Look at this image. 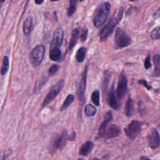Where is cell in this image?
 Returning a JSON list of instances; mask_svg holds the SVG:
<instances>
[{
	"instance_id": "cell-1",
	"label": "cell",
	"mask_w": 160,
	"mask_h": 160,
	"mask_svg": "<svg viewBox=\"0 0 160 160\" xmlns=\"http://www.w3.org/2000/svg\"><path fill=\"white\" fill-rule=\"evenodd\" d=\"M123 14V8L119 7L116 11H114L112 16L111 18L108 23L102 29L100 34V40L101 41H105L108 37L112 33L115 26L121 20Z\"/></svg>"
},
{
	"instance_id": "cell-2",
	"label": "cell",
	"mask_w": 160,
	"mask_h": 160,
	"mask_svg": "<svg viewBox=\"0 0 160 160\" xmlns=\"http://www.w3.org/2000/svg\"><path fill=\"white\" fill-rule=\"evenodd\" d=\"M111 9V4L108 2L103 3L96 10L93 19V23L96 27L101 26L106 21Z\"/></svg>"
},
{
	"instance_id": "cell-3",
	"label": "cell",
	"mask_w": 160,
	"mask_h": 160,
	"mask_svg": "<svg viewBox=\"0 0 160 160\" xmlns=\"http://www.w3.org/2000/svg\"><path fill=\"white\" fill-rule=\"evenodd\" d=\"M68 141V134L66 129H64L62 132L56 136L51 142L50 151L52 154L54 153L57 150L62 149L66 144Z\"/></svg>"
},
{
	"instance_id": "cell-4",
	"label": "cell",
	"mask_w": 160,
	"mask_h": 160,
	"mask_svg": "<svg viewBox=\"0 0 160 160\" xmlns=\"http://www.w3.org/2000/svg\"><path fill=\"white\" fill-rule=\"evenodd\" d=\"M64 84V81L63 79H61L58 82H56L50 89L48 94L46 95V98H44L42 106H41V109L44 108L46 106H47L50 102H51L54 98L56 97V96L59 94V92L61 91Z\"/></svg>"
},
{
	"instance_id": "cell-5",
	"label": "cell",
	"mask_w": 160,
	"mask_h": 160,
	"mask_svg": "<svg viewBox=\"0 0 160 160\" xmlns=\"http://www.w3.org/2000/svg\"><path fill=\"white\" fill-rule=\"evenodd\" d=\"M144 123L137 120L132 121L128 126L124 128V132L128 138L134 140L141 132Z\"/></svg>"
},
{
	"instance_id": "cell-6",
	"label": "cell",
	"mask_w": 160,
	"mask_h": 160,
	"mask_svg": "<svg viewBox=\"0 0 160 160\" xmlns=\"http://www.w3.org/2000/svg\"><path fill=\"white\" fill-rule=\"evenodd\" d=\"M114 41L117 48H122L131 44V39L122 29L117 28L114 36Z\"/></svg>"
},
{
	"instance_id": "cell-7",
	"label": "cell",
	"mask_w": 160,
	"mask_h": 160,
	"mask_svg": "<svg viewBox=\"0 0 160 160\" xmlns=\"http://www.w3.org/2000/svg\"><path fill=\"white\" fill-rule=\"evenodd\" d=\"M45 52V48L43 45H38L32 50L30 54L31 63L34 66H39L42 62Z\"/></svg>"
},
{
	"instance_id": "cell-8",
	"label": "cell",
	"mask_w": 160,
	"mask_h": 160,
	"mask_svg": "<svg viewBox=\"0 0 160 160\" xmlns=\"http://www.w3.org/2000/svg\"><path fill=\"white\" fill-rule=\"evenodd\" d=\"M86 78H87V67L85 68L82 73L78 78L76 87V94L78 99L82 101L84 99V95L86 91Z\"/></svg>"
},
{
	"instance_id": "cell-9",
	"label": "cell",
	"mask_w": 160,
	"mask_h": 160,
	"mask_svg": "<svg viewBox=\"0 0 160 160\" xmlns=\"http://www.w3.org/2000/svg\"><path fill=\"white\" fill-rule=\"evenodd\" d=\"M128 89V80L127 77L126 75V73L124 72H122L119 78L118 86L116 89V96L118 100H122Z\"/></svg>"
},
{
	"instance_id": "cell-10",
	"label": "cell",
	"mask_w": 160,
	"mask_h": 160,
	"mask_svg": "<svg viewBox=\"0 0 160 160\" xmlns=\"http://www.w3.org/2000/svg\"><path fill=\"white\" fill-rule=\"evenodd\" d=\"M64 39V31L61 27L57 28L52 36L50 42V49L53 48H59L62 46Z\"/></svg>"
},
{
	"instance_id": "cell-11",
	"label": "cell",
	"mask_w": 160,
	"mask_h": 160,
	"mask_svg": "<svg viewBox=\"0 0 160 160\" xmlns=\"http://www.w3.org/2000/svg\"><path fill=\"white\" fill-rule=\"evenodd\" d=\"M148 139L149 146L152 149H155L159 147L160 142L159 135L156 129L152 128L149 131L148 136Z\"/></svg>"
},
{
	"instance_id": "cell-12",
	"label": "cell",
	"mask_w": 160,
	"mask_h": 160,
	"mask_svg": "<svg viewBox=\"0 0 160 160\" xmlns=\"http://www.w3.org/2000/svg\"><path fill=\"white\" fill-rule=\"evenodd\" d=\"M112 112L109 111L107 112H106V114H104V119L99 126V131H98L96 139H101L104 137V134L106 129L108 126V124L112 120Z\"/></svg>"
},
{
	"instance_id": "cell-13",
	"label": "cell",
	"mask_w": 160,
	"mask_h": 160,
	"mask_svg": "<svg viewBox=\"0 0 160 160\" xmlns=\"http://www.w3.org/2000/svg\"><path fill=\"white\" fill-rule=\"evenodd\" d=\"M121 131V128L119 126L115 124H111L107 126L103 138L106 139H109L118 137L120 134Z\"/></svg>"
},
{
	"instance_id": "cell-14",
	"label": "cell",
	"mask_w": 160,
	"mask_h": 160,
	"mask_svg": "<svg viewBox=\"0 0 160 160\" xmlns=\"http://www.w3.org/2000/svg\"><path fill=\"white\" fill-rule=\"evenodd\" d=\"M108 103L109 106L112 108L113 109L117 110L119 108V103L118 102L115 91L114 89V87L112 86L111 89L110 90L108 96Z\"/></svg>"
},
{
	"instance_id": "cell-15",
	"label": "cell",
	"mask_w": 160,
	"mask_h": 160,
	"mask_svg": "<svg viewBox=\"0 0 160 160\" xmlns=\"http://www.w3.org/2000/svg\"><path fill=\"white\" fill-rule=\"evenodd\" d=\"M94 148V144L92 141H86L79 148V154L82 156H87L89 152H91Z\"/></svg>"
},
{
	"instance_id": "cell-16",
	"label": "cell",
	"mask_w": 160,
	"mask_h": 160,
	"mask_svg": "<svg viewBox=\"0 0 160 160\" xmlns=\"http://www.w3.org/2000/svg\"><path fill=\"white\" fill-rule=\"evenodd\" d=\"M81 31V29L79 28H76L74 29H73L72 34H71V40L69 42V49H72V48L77 43L78 39L80 37Z\"/></svg>"
},
{
	"instance_id": "cell-17",
	"label": "cell",
	"mask_w": 160,
	"mask_h": 160,
	"mask_svg": "<svg viewBox=\"0 0 160 160\" xmlns=\"http://www.w3.org/2000/svg\"><path fill=\"white\" fill-rule=\"evenodd\" d=\"M134 111V101L131 99V96H129L128 100L126 102L125 106V114L127 117L130 118L132 116Z\"/></svg>"
},
{
	"instance_id": "cell-18",
	"label": "cell",
	"mask_w": 160,
	"mask_h": 160,
	"mask_svg": "<svg viewBox=\"0 0 160 160\" xmlns=\"http://www.w3.org/2000/svg\"><path fill=\"white\" fill-rule=\"evenodd\" d=\"M86 51H87V49L85 47H81L78 50L76 55V58L78 62L81 63L84 61Z\"/></svg>"
},
{
	"instance_id": "cell-19",
	"label": "cell",
	"mask_w": 160,
	"mask_h": 160,
	"mask_svg": "<svg viewBox=\"0 0 160 160\" xmlns=\"http://www.w3.org/2000/svg\"><path fill=\"white\" fill-rule=\"evenodd\" d=\"M32 19L31 16H28L25 19L23 24V32L24 34L28 35L30 32L31 29V26H32Z\"/></svg>"
},
{
	"instance_id": "cell-20",
	"label": "cell",
	"mask_w": 160,
	"mask_h": 160,
	"mask_svg": "<svg viewBox=\"0 0 160 160\" xmlns=\"http://www.w3.org/2000/svg\"><path fill=\"white\" fill-rule=\"evenodd\" d=\"M154 64V76L156 77L159 76L160 73V57L158 54H156L154 56L152 59Z\"/></svg>"
},
{
	"instance_id": "cell-21",
	"label": "cell",
	"mask_w": 160,
	"mask_h": 160,
	"mask_svg": "<svg viewBox=\"0 0 160 160\" xmlns=\"http://www.w3.org/2000/svg\"><path fill=\"white\" fill-rule=\"evenodd\" d=\"M61 56V52L59 48H53L50 49L49 58L53 61H58L60 59Z\"/></svg>"
},
{
	"instance_id": "cell-22",
	"label": "cell",
	"mask_w": 160,
	"mask_h": 160,
	"mask_svg": "<svg viewBox=\"0 0 160 160\" xmlns=\"http://www.w3.org/2000/svg\"><path fill=\"white\" fill-rule=\"evenodd\" d=\"M74 100V96L73 94H69L66 97V99L64 100V102H63V104H62L60 110L61 111H62L66 109L72 103Z\"/></svg>"
},
{
	"instance_id": "cell-23",
	"label": "cell",
	"mask_w": 160,
	"mask_h": 160,
	"mask_svg": "<svg viewBox=\"0 0 160 160\" xmlns=\"http://www.w3.org/2000/svg\"><path fill=\"white\" fill-rule=\"evenodd\" d=\"M96 111L97 110L95 106L91 104H88L85 106L84 112H85V114L88 116H91V117L94 116L96 114Z\"/></svg>"
},
{
	"instance_id": "cell-24",
	"label": "cell",
	"mask_w": 160,
	"mask_h": 160,
	"mask_svg": "<svg viewBox=\"0 0 160 160\" xmlns=\"http://www.w3.org/2000/svg\"><path fill=\"white\" fill-rule=\"evenodd\" d=\"M78 0H69V6L68 11V15L69 17L72 16L74 14Z\"/></svg>"
},
{
	"instance_id": "cell-25",
	"label": "cell",
	"mask_w": 160,
	"mask_h": 160,
	"mask_svg": "<svg viewBox=\"0 0 160 160\" xmlns=\"http://www.w3.org/2000/svg\"><path fill=\"white\" fill-rule=\"evenodd\" d=\"M9 69V59L7 56H4L2 61V64L1 69V73L2 75H5Z\"/></svg>"
},
{
	"instance_id": "cell-26",
	"label": "cell",
	"mask_w": 160,
	"mask_h": 160,
	"mask_svg": "<svg viewBox=\"0 0 160 160\" xmlns=\"http://www.w3.org/2000/svg\"><path fill=\"white\" fill-rule=\"evenodd\" d=\"M91 99L92 102L96 106H99L100 104L99 100V91L98 90H95L91 94Z\"/></svg>"
},
{
	"instance_id": "cell-27",
	"label": "cell",
	"mask_w": 160,
	"mask_h": 160,
	"mask_svg": "<svg viewBox=\"0 0 160 160\" xmlns=\"http://www.w3.org/2000/svg\"><path fill=\"white\" fill-rule=\"evenodd\" d=\"M151 37L152 39H159L160 38V28L157 27L152 30L151 34Z\"/></svg>"
},
{
	"instance_id": "cell-28",
	"label": "cell",
	"mask_w": 160,
	"mask_h": 160,
	"mask_svg": "<svg viewBox=\"0 0 160 160\" xmlns=\"http://www.w3.org/2000/svg\"><path fill=\"white\" fill-rule=\"evenodd\" d=\"M59 66L57 64H54L52 65L49 69V74L50 76H53L59 70Z\"/></svg>"
},
{
	"instance_id": "cell-29",
	"label": "cell",
	"mask_w": 160,
	"mask_h": 160,
	"mask_svg": "<svg viewBox=\"0 0 160 160\" xmlns=\"http://www.w3.org/2000/svg\"><path fill=\"white\" fill-rule=\"evenodd\" d=\"M88 31L87 29H81V34H80V39L81 41H85L86 40V38L88 37Z\"/></svg>"
},
{
	"instance_id": "cell-30",
	"label": "cell",
	"mask_w": 160,
	"mask_h": 160,
	"mask_svg": "<svg viewBox=\"0 0 160 160\" xmlns=\"http://www.w3.org/2000/svg\"><path fill=\"white\" fill-rule=\"evenodd\" d=\"M150 58H151L150 55H148L146 57V59L144 61V68L146 69H149L151 67V61H150Z\"/></svg>"
},
{
	"instance_id": "cell-31",
	"label": "cell",
	"mask_w": 160,
	"mask_h": 160,
	"mask_svg": "<svg viewBox=\"0 0 160 160\" xmlns=\"http://www.w3.org/2000/svg\"><path fill=\"white\" fill-rule=\"evenodd\" d=\"M109 76H106H106L104 78V81H103V85H102V89H103V92H106V89H107V86H108V81H109Z\"/></svg>"
},
{
	"instance_id": "cell-32",
	"label": "cell",
	"mask_w": 160,
	"mask_h": 160,
	"mask_svg": "<svg viewBox=\"0 0 160 160\" xmlns=\"http://www.w3.org/2000/svg\"><path fill=\"white\" fill-rule=\"evenodd\" d=\"M138 84H142L144 86H145V88H146L148 89H151V86L149 85L148 84V82L145 80V79H140L138 81Z\"/></svg>"
},
{
	"instance_id": "cell-33",
	"label": "cell",
	"mask_w": 160,
	"mask_h": 160,
	"mask_svg": "<svg viewBox=\"0 0 160 160\" xmlns=\"http://www.w3.org/2000/svg\"><path fill=\"white\" fill-rule=\"evenodd\" d=\"M76 137V133L75 131H73L70 135H68V140L71 141H73Z\"/></svg>"
},
{
	"instance_id": "cell-34",
	"label": "cell",
	"mask_w": 160,
	"mask_h": 160,
	"mask_svg": "<svg viewBox=\"0 0 160 160\" xmlns=\"http://www.w3.org/2000/svg\"><path fill=\"white\" fill-rule=\"evenodd\" d=\"M44 0H34L36 4H42V3L44 2Z\"/></svg>"
},
{
	"instance_id": "cell-35",
	"label": "cell",
	"mask_w": 160,
	"mask_h": 160,
	"mask_svg": "<svg viewBox=\"0 0 160 160\" xmlns=\"http://www.w3.org/2000/svg\"><path fill=\"white\" fill-rule=\"evenodd\" d=\"M139 160H151V159H150L149 158H147V157H146V156H142L140 158Z\"/></svg>"
},
{
	"instance_id": "cell-36",
	"label": "cell",
	"mask_w": 160,
	"mask_h": 160,
	"mask_svg": "<svg viewBox=\"0 0 160 160\" xmlns=\"http://www.w3.org/2000/svg\"><path fill=\"white\" fill-rule=\"evenodd\" d=\"M5 158H4V155L1 154H0V160H4Z\"/></svg>"
},
{
	"instance_id": "cell-37",
	"label": "cell",
	"mask_w": 160,
	"mask_h": 160,
	"mask_svg": "<svg viewBox=\"0 0 160 160\" xmlns=\"http://www.w3.org/2000/svg\"><path fill=\"white\" fill-rule=\"evenodd\" d=\"M4 1H5V0H0V2L2 3V2H4Z\"/></svg>"
},
{
	"instance_id": "cell-38",
	"label": "cell",
	"mask_w": 160,
	"mask_h": 160,
	"mask_svg": "<svg viewBox=\"0 0 160 160\" xmlns=\"http://www.w3.org/2000/svg\"><path fill=\"white\" fill-rule=\"evenodd\" d=\"M59 1V0H51V1H52V2H54V1Z\"/></svg>"
},
{
	"instance_id": "cell-39",
	"label": "cell",
	"mask_w": 160,
	"mask_h": 160,
	"mask_svg": "<svg viewBox=\"0 0 160 160\" xmlns=\"http://www.w3.org/2000/svg\"><path fill=\"white\" fill-rule=\"evenodd\" d=\"M92 160H99V159H97V158H94V159H93Z\"/></svg>"
},
{
	"instance_id": "cell-40",
	"label": "cell",
	"mask_w": 160,
	"mask_h": 160,
	"mask_svg": "<svg viewBox=\"0 0 160 160\" xmlns=\"http://www.w3.org/2000/svg\"><path fill=\"white\" fill-rule=\"evenodd\" d=\"M78 160H84V159H79Z\"/></svg>"
},
{
	"instance_id": "cell-41",
	"label": "cell",
	"mask_w": 160,
	"mask_h": 160,
	"mask_svg": "<svg viewBox=\"0 0 160 160\" xmlns=\"http://www.w3.org/2000/svg\"><path fill=\"white\" fill-rule=\"evenodd\" d=\"M129 1H135V0H129Z\"/></svg>"
},
{
	"instance_id": "cell-42",
	"label": "cell",
	"mask_w": 160,
	"mask_h": 160,
	"mask_svg": "<svg viewBox=\"0 0 160 160\" xmlns=\"http://www.w3.org/2000/svg\"><path fill=\"white\" fill-rule=\"evenodd\" d=\"M84 0H80V1H83Z\"/></svg>"
}]
</instances>
